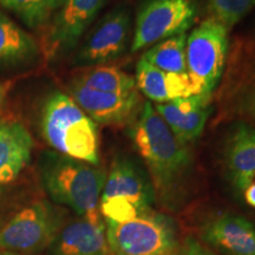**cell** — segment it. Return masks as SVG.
Masks as SVG:
<instances>
[{
    "label": "cell",
    "instance_id": "cell-1",
    "mask_svg": "<svg viewBox=\"0 0 255 255\" xmlns=\"http://www.w3.org/2000/svg\"><path fill=\"white\" fill-rule=\"evenodd\" d=\"M137 152L148 168L156 200L175 212L188 195L193 156L171 132L150 102H145L129 132Z\"/></svg>",
    "mask_w": 255,
    "mask_h": 255
},
{
    "label": "cell",
    "instance_id": "cell-2",
    "mask_svg": "<svg viewBox=\"0 0 255 255\" xmlns=\"http://www.w3.org/2000/svg\"><path fill=\"white\" fill-rule=\"evenodd\" d=\"M41 132L55 150L68 157L100 164V137L97 124L71 97L55 92L41 111Z\"/></svg>",
    "mask_w": 255,
    "mask_h": 255
},
{
    "label": "cell",
    "instance_id": "cell-3",
    "mask_svg": "<svg viewBox=\"0 0 255 255\" xmlns=\"http://www.w3.org/2000/svg\"><path fill=\"white\" fill-rule=\"evenodd\" d=\"M41 182L51 199L79 216L100 214L98 206L107 174L97 165L56 152L44 156Z\"/></svg>",
    "mask_w": 255,
    "mask_h": 255
},
{
    "label": "cell",
    "instance_id": "cell-4",
    "mask_svg": "<svg viewBox=\"0 0 255 255\" xmlns=\"http://www.w3.org/2000/svg\"><path fill=\"white\" fill-rule=\"evenodd\" d=\"M105 231L114 255H169L180 245L175 222L152 210L127 222L105 221Z\"/></svg>",
    "mask_w": 255,
    "mask_h": 255
},
{
    "label": "cell",
    "instance_id": "cell-5",
    "mask_svg": "<svg viewBox=\"0 0 255 255\" xmlns=\"http://www.w3.org/2000/svg\"><path fill=\"white\" fill-rule=\"evenodd\" d=\"M227 33V28L208 17L187 37V73L193 84L194 95L212 98L225 69Z\"/></svg>",
    "mask_w": 255,
    "mask_h": 255
},
{
    "label": "cell",
    "instance_id": "cell-6",
    "mask_svg": "<svg viewBox=\"0 0 255 255\" xmlns=\"http://www.w3.org/2000/svg\"><path fill=\"white\" fill-rule=\"evenodd\" d=\"M63 214L46 201L19 210L0 229V251L33 253L51 246L59 234Z\"/></svg>",
    "mask_w": 255,
    "mask_h": 255
},
{
    "label": "cell",
    "instance_id": "cell-7",
    "mask_svg": "<svg viewBox=\"0 0 255 255\" xmlns=\"http://www.w3.org/2000/svg\"><path fill=\"white\" fill-rule=\"evenodd\" d=\"M197 15L196 0H145L136 17L131 51L186 33Z\"/></svg>",
    "mask_w": 255,
    "mask_h": 255
},
{
    "label": "cell",
    "instance_id": "cell-8",
    "mask_svg": "<svg viewBox=\"0 0 255 255\" xmlns=\"http://www.w3.org/2000/svg\"><path fill=\"white\" fill-rule=\"evenodd\" d=\"M108 0H64L44 33L41 49L47 58L68 53L77 46L87 28Z\"/></svg>",
    "mask_w": 255,
    "mask_h": 255
},
{
    "label": "cell",
    "instance_id": "cell-9",
    "mask_svg": "<svg viewBox=\"0 0 255 255\" xmlns=\"http://www.w3.org/2000/svg\"><path fill=\"white\" fill-rule=\"evenodd\" d=\"M70 97L95 123L122 127L133 123L141 113L142 98L136 89L116 94L92 90L77 81L70 85Z\"/></svg>",
    "mask_w": 255,
    "mask_h": 255
},
{
    "label": "cell",
    "instance_id": "cell-10",
    "mask_svg": "<svg viewBox=\"0 0 255 255\" xmlns=\"http://www.w3.org/2000/svg\"><path fill=\"white\" fill-rule=\"evenodd\" d=\"M130 34V13L117 7L97 24L75 57L76 65L97 66L113 62L126 52Z\"/></svg>",
    "mask_w": 255,
    "mask_h": 255
},
{
    "label": "cell",
    "instance_id": "cell-11",
    "mask_svg": "<svg viewBox=\"0 0 255 255\" xmlns=\"http://www.w3.org/2000/svg\"><path fill=\"white\" fill-rule=\"evenodd\" d=\"M101 200H121L132 205L141 215L152 210L156 201L148 174L129 156H116L105 178Z\"/></svg>",
    "mask_w": 255,
    "mask_h": 255
},
{
    "label": "cell",
    "instance_id": "cell-12",
    "mask_svg": "<svg viewBox=\"0 0 255 255\" xmlns=\"http://www.w3.org/2000/svg\"><path fill=\"white\" fill-rule=\"evenodd\" d=\"M200 238L222 255H255V223L244 216L220 213L203 222Z\"/></svg>",
    "mask_w": 255,
    "mask_h": 255
},
{
    "label": "cell",
    "instance_id": "cell-13",
    "mask_svg": "<svg viewBox=\"0 0 255 255\" xmlns=\"http://www.w3.org/2000/svg\"><path fill=\"white\" fill-rule=\"evenodd\" d=\"M51 255H110L101 213L81 216L60 229L51 245Z\"/></svg>",
    "mask_w": 255,
    "mask_h": 255
},
{
    "label": "cell",
    "instance_id": "cell-14",
    "mask_svg": "<svg viewBox=\"0 0 255 255\" xmlns=\"http://www.w3.org/2000/svg\"><path fill=\"white\" fill-rule=\"evenodd\" d=\"M155 110L183 144L201 136L210 115V100L201 95L156 104Z\"/></svg>",
    "mask_w": 255,
    "mask_h": 255
},
{
    "label": "cell",
    "instance_id": "cell-15",
    "mask_svg": "<svg viewBox=\"0 0 255 255\" xmlns=\"http://www.w3.org/2000/svg\"><path fill=\"white\" fill-rule=\"evenodd\" d=\"M223 159L228 178L240 193L255 183V128L238 123L226 139Z\"/></svg>",
    "mask_w": 255,
    "mask_h": 255
},
{
    "label": "cell",
    "instance_id": "cell-16",
    "mask_svg": "<svg viewBox=\"0 0 255 255\" xmlns=\"http://www.w3.org/2000/svg\"><path fill=\"white\" fill-rule=\"evenodd\" d=\"M33 139L20 121L0 117V184L12 182L30 162Z\"/></svg>",
    "mask_w": 255,
    "mask_h": 255
},
{
    "label": "cell",
    "instance_id": "cell-17",
    "mask_svg": "<svg viewBox=\"0 0 255 255\" xmlns=\"http://www.w3.org/2000/svg\"><path fill=\"white\" fill-rule=\"evenodd\" d=\"M136 87L150 101L164 103L194 96V88L188 73H169L149 64L143 58L136 65Z\"/></svg>",
    "mask_w": 255,
    "mask_h": 255
},
{
    "label": "cell",
    "instance_id": "cell-18",
    "mask_svg": "<svg viewBox=\"0 0 255 255\" xmlns=\"http://www.w3.org/2000/svg\"><path fill=\"white\" fill-rule=\"evenodd\" d=\"M39 55L36 40L11 18L0 12V64L17 65Z\"/></svg>",
    "mask_w": 255,
    "mask_h": 255
},
{
    "label": "cell",
    "instance_id": "cell-19",
    "mask_svg": "<svg viewBox=\"0 0 255 255\" xmlns=\"http://www.w3.org/2000/svg\"><path fill=\"white\" fill-rule=\"evenodd\" d=\"M187 34L168 38L150 47L143 55L146 62L169 73H187Z\"/></svg>",
    "mask_w": 255,
    "mask_h": 255
},
{
    "label": "cell",
    "instance_id": "cell-20",
    "mask_svg": "<svg viewBox=\"0 0 255 255\" xmlns=\"http://www.w3.org/2000/svg\"><path fill=\"white\" fill-rule=\"evenodd\" d=\"M64 0H0V5L12 11L32 30L46 27Z\"/></svg>",
    "mask_w": 255,
    "mask_h": 255
},
{
    "label": "cell",
    "instance_id": "cell-21",
    "mask_svg": "<svg viewBox=\"0 0 255 255\" xmlns=\"http://www.w3.org/2000/svg\"><path fill=\"white\" fill-rule=\"evenodd\" d=\"M75 81L92 90L122 94L136 89L132 76L128 75L116 66L97 65L76 78Z\"/></svg>",
    "mask_w": 255,
    "mask_h": 255
},
{
    "label": "cell",
    "instance_id": "cell-22",
    "mask_svg": "<svg viewBox=\"0 0 255 255\" xmlns=\"http://www.w3.org/2000/svg\"><path fill=\"white\" fill-rule=\"evenodd\" d=\"M207 6L210 18L229 30L255 7V0H208Z\"/></svg>",
    "mask_w": 255,
    "mask_h": 255
},
{
    "label": "cell",
    "instance_id": "cell-23",
    "mask_svg": "<svg viewBox=\"0 0 255 255\" xmlns=\"http://www.w3.org/2000/svg\"><path fill=\"white\" fill-rule=\"evenodd\" d=\"M237 101L239 110L255 121V72L247 82L242 83Z\"/></svg>",
    "mask_w": 255,
    "mask_h": 255
},
{
    "label": "cell",
    "instance_id": "cell-24",
    "mask_svg": "<svg viewBox=\"0 0 255 255\" xmlns=\"http://www.w3.org/2000/svg\"><path fill=\"white\" fill-rule=\"evenodd\" d=\"M169 255H218L195 238L188 237L180 242L176 251Z\"/></svg>",
    "mask_w": 255,
    "mask_h": 255
},
{
    "label": "cell",
    "instance_id": "cell-25",
    "mask_svg": "<svg viewBox=\"0 0 255 255\" xmlns=\"http://www.w3.org/2000/svg\"><path fill=\"white\" fill-rule=\"evenodd\" d=\"M244 197L248 205L255 208V183L251 184V186L244 191Z\"/></svg>",
    "mask_w": 255,
    "mask_h": 255
},
{
    "label": "cell",
    "instance_id": "cell-26",
    "mask_svg": "<svg viewBox=\"0 0 255 255\" xmlns=\"http://www.w3.org/2000/svg\"><path fill=\"white\" fill-rule=\"evenodd\" d=\"M6 94H7V89H6L5 85L0 82V108H1L5 103Z\"/></svg>",
    "mask_w": 255,
    "mask_h": 255
},
{
    "label": "cell",
    "instance_id": "cell-27",
    "mask_svg": "<svg viewBox=\"0 0 255 255\" xmlns=\"http://www.w3.org/2000/svg\"><path fill=\"white\" fill-rule=\"evenodd\" d=\"M0 255H20L19 253H14V252H6V251H0Z\"/></svg>",
    "mask_w": 255,
    "mask_h": 255
}]
</instances>
